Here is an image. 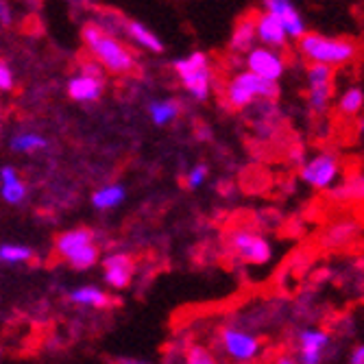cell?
<instances>
[{"label":"cell","instance_id":"ac0fdd59","mask_svg":"<svg viewBox=\"0 0 364 364\" xmlns=\"http://www.w3.org/2000/svg\"><path fill=\"white\" fill-rule=\"evenodd\" d=\"M127 36L134 40L138 46H142L144 50H151V53H161L164 50V44L161 40L155 36V33L151 28H146L142 22L138 20H131L127 22Z\"/></svg>","mask_w":364,"mask_h":364},{"label":"cell","instance_id":"7c38bea8","mask_svg":"<svg viewBox=\"0 0 364 364\" xmlns=\"http://www.w3.org/2000/svg\"><path fill=\"white\" fill-rule=\"evenodd\" d=\"M332 343L329 334L321 327H306L296 334V353L294 358L304 364H318L323 362L327 347Z\"/></svg>","mask_w":364,"mask_h":364},{"label":"cell","instance_id":"484cf974","mask_svg":"<svg viewBox=\"0 0 364 364\" xmlns=\"http://www.w3.org/2000/svg\"><path fill=\"white\" fill-rule=\"evenodd\" d=\"M0 194H3V198L7 203L11 205H18L24 201V196H26V186L18 179H11V181H3V190H0Z\"/></svg>","mask_w":364,"mask_h":364},{"label":"cell","instance_id":"9a60e30c","mask_svg":"<svg viewBox=\"0 0 364 364\" xmlns=\"http://www.w3.org/2000/svg\"><path fill=\"white\" fill-rule=\"evenodd\" d=\"M105 267V282L112 288H124L131 282V275H134V262H131L129 255L124 253H112L105 257L103 262Z\"/></svg>","mask_w":364,"mask_h":364},{"label":"cell","instance_id":"30bf717a","mask_svg":"<svg viewBox=\"0 0 364 364\" xmlns=\"http://www.w3.org/2000/svg\"><path fill=\"white\" fill-rule=\"evenodd\" d=\"M245 65H247V70H251L264 79L279 81L286 73V57L282 55L279 48L255 44L251 50L245 53Z\"/></svg>","mask_w":364,"mask_h":364},{"label":"cell","instance_id":"4dcf8cb0","mask_svg":"<svg viewBox=\"0 0 364 364\" xmlns=\"http://www.w3.org/2000/svg\"><path fill=\"white\" fill-rule=\"evenodd\" d=\"M18 179V171L14 166H3L0 168V181H11Z\"/></svg>","mask_w":364,"mask_h":364},{"label":"cell","instance_id":"f546056e","mask_svg":"<svg viewBox=\"0 0 364 364\" xmlns=\"http://www.w3.org/2000/svg\"><path fill=\"white\" fill-rule=\"evenodd\" d=\"M349 362H351V364H364V343H362V345H358V347L351 351Z\"/></svg>","mask_w":364,"mask_h":364},{"label":"cell","instance_id":"8fae6325","mask_svg":"<svg viewBox=\"0 0 364 364\" xmlns=\"http://www.w3.org/2000/svg\"><path fill=\"white\" fill-rule=\"evenodd\" d=\"M103 94V77H101V65L96 61L85 63L81 68V75L73 77L68 81V96L77 103H92Z\"/></svg>","mask_w":364,"mask_h":364},{"label":"cell","instance_id":"2e32d148","mask_svg":"<svg viewBox=\"0 0 364 364\" xmlns=\"http://www.w3.org/2000/svg\"><path fill=\"white\" fill-rule=\"evenodd\" d=\"M332 198L341 203H364V175H353L332 188Z\"/></svg>","mask_w":364,"mask_h":364},{"label":"cell","instance_id":"7a4b0ae2","mask_svg":"<svg viewBox=\"0 0 364 364\" xmlns=\"http://www.w3.org/2000/svg\"><path fill=\"white\" fill-rule=\"evenodd\" d=\"M296 48H299V55L306 61L332 65V68L347 65L358 55V44L347 38H329V36L308 33V31L296 40Z\"/></svg>","mask_w":364,"mask_h":364},{"label":"cell","instance_id":"1f68e13d","mask_svg":"<svg viewBox=\"0 0 364 364\" xmlns=\"http://www.w3.org/2000/svg\"><path fill=\"white\" fill-rule=\"evenodd\" d=\"M358 131H360V138L364 140V116H362L360 122H358Z\"/></svg>","mask_w":364,"mask_h":364},{"label":"cell","instance_id":"836d02e7","mask_svg":"<svg viewBox=\"0 0 364 364\" xmlns=\"http://www.w3.org/2000/svg\"><path fill=\"white\" fill-rule=\"evenodd\" d=\"M0 355H3V351H0Z\"/></svg>","mask_w":364,"mask_h":364},{"label":"cell","instance_id":"9c48e42d","mask_svg":"<svg viewBox=\"0 0 364 364\" xmlns=\"http://www.w3.org/2000/svg\"><path fill=\"white\" fill-rule=\"evenodd\" d=\"M218 343L223 353L236 362H251L264 349L262 341L242 327H225L218 334Z\"/></svg>","mask_w":364,"mask_h":364},{"label":"cell","instance_id":"ffe728a7","mask_svg":"<svg viewBox=\"0 0 364 364\" xmlns=\"http://www.w3.org/2000/svg\"><path fill=\"white\" fill-rule=\"evenodd\" d=\"M122 198H124V188L118 183H112V186L98 188L92 194V205L96 210H114L116 205L122 203Z\"/></svg>","mask_w":364,"mask_h":364},{"label":"cell","instance_id":"5bb4252c","mask_svg":"<svg viewBox=\"0 0 364 364\" xmlns=\"http://www.w3.org/2000/svg\"><path fill=\"white\" fill-rule=\"evenodd\" d=\"M262 5H264V9L275 14L284 22L290 40H299L304 33L308 31L301 11L294 7L292 0H262Z\"/></svg>","mask_w":364,"mask_h":364},{"label":"cell","instance_id":"83f0119b","mask_svg":"<svg viewBox=\"0 0 364 364\" xmlns=\"http://www.w3.org/2000/svg\"><path fill=\"white\" fill-rule=\"evenodd\" d=\"M186 360H188V362H192V364H210V362H214V355H212L205 347L194 345V347H190V349H188Z\"/></svg>","mask_w":364,"mask_h":364},{"label":"cell","instance_id":"d6986e66","mask_svg":"<svg viewBox=\"0 0 364 364\" xmlns=\"http://www.w3.org/2000/svg\"><path fill=\"white\" fill-rule=\"evenodd\" d=\"M179 112H181V105H179V101H175V98H161V101H153L149 105V116H151L153 124H157V127L173 122L179 116Z\"/></svg>","mask_w":364,"mask_h":364},{"label":"cell","instance_id":"7402d4cb","mask_svg":"<svg viewBox=\"0 0 364 364\" xmlns=\"http://www.w3.org/2000/svg\"><path fill=\"white\" fill-rule=\"evenodd\" d=\"M70 301L79 306H90V308H105L109 304V296L94 286H83L70 292Z\"/></svg>","mask_w":364,"mask_h":364},{"label":"cell","instance_id":"4fadbf2b","mask_svg":"<svg viewBox=\"0 0 364 364\" xmlns=\"http://www.w3.org/2000/svg\"><path fill=\"white\" fill-rule=\"evenodd\" d=\"M255 38H257V44H264V46H271V48H284L288 44V31L284 26V22L271 14V11H259L255 18Z\"/></svg>","mask_w":364,"mask_h":364},{"label":"cell","instance_id":"52a82bcc","mask_svg":"<svg viewBox=\"0 0 364 364\" xmlns=\"http://www.w3.org/2000/svg\"><path fill=\"white\" fill-rule=\"evenodd\" d=\"M227 245H229V251L240 262L253 264V267H264V264H269L273 257L271 242L251 229H234L227 238Z\"/></svg>","mask_w":364,"mask_h":364},{"label":"cell","instance_id":"5b68a950","mask_svg":"<svg viewBox=\"0 0 364 364\" xmlns=\"http://www.w3.org/2000/svg\"><path fill=\"white\" fill-rule=\"evenodd\" d=\"M55 249L59 253V257H63L65 262L75 269H92L98 262V247L94 242V236L90 229H73L61 234L55 242Z\"/></svg>","mask_w":364,"mask_h":364},{"label":"cell","instance_id":"d6a6232c","mask_svg":"<svg viewBox=\"0 0 364 364\" xmlns=\"http://www.w3.org/2000/svg\"><path fill=\"white\" fill-rule=\"evenodd\" d=\"M0 11H3V0H0Z\"/></svg>","mask_w":364,"mask_h":364},{"label":"cell","instance_id":"d4e9b609","mask_svg":"<svg viewBox=\"0 0 364 364\" xmlns=\"http://www.w3.org/2000/svg\"><path fill=\"white\" fill-rule=\"evenodd\" d=\"M33 257V251L24 245H3L0 247V262L5 264H24Z\"/></svg>","mask_w":364,"mask_h":364},{"label":"cell","instance_id":"cb8c5ba5","mask_svg":"<svg viewBox=\"0 0 364 364\" xmlns=\"http://www.w3.org/2000/svg\"><path fill=\"white\" fill-rule=\"evenodd\" d=\"M46 138H42L40 134H31V131H26V134H20L14 138L11 146L14 151H20V153H36V151H42L46 149Z\"/></svg>","mask_w":364,"mask_h":364},{"label":"cell","instance_id":"44dd1931","mask_svg":"<svg viewBox=\"0 0 364 364\" xmlns=\"http://www.w3.org/2000/svg\"><path fill=\"white\" fill-rule=\"evenodd\" d=\"M355 234H358V225L353 220H338L327 229L325 242L329 247H345L353 240Z\"/></svg>","mask_w":364,"mask_h":364},{"label":"cell","instance_id":"3957f363","mask_svg":"<svg viewBox=\"0 0 364 364\" xmlns=\"http://www.w3.org/2000/svg\"><path fill=\"white\" fill-rule=\"evenodd\" d=\"M279 96L277 81H269L251 70L231 77L223 87V98L231 109H247L253 103H269Z\"/></svg>","mask_w":364,"mask_h":364},{"label":"cell","instance_id":"277c9868","mask_svg":"<svg viewBox=\"0 0 364 364\" xmlns=\"http://www.w3.org/2000/svg\"><path fill=\"white\" fill-rule=\"evenodd\" d=\"M175 73L183 85V90L194 101H205L212 92V68L205 53L196 50L188 57L175 61Z\"/></svg>","mask_w":364,"mask_h":364},{"label":"cell","instance_id":"4316f807","mask_svg":"<svg viewBox=\"0 0 364 364\" xmlns=\"http://www.w3.org/2000/svg\"><path fill=\"white\" fill-rule=\"evenodd\" d=\"M208 175H210V171H208L205 164H194V166L188 171V179H186L188 181V188H192V190L201 188L205 183Z\"/></svg>","mask_w":364,"mask_h":364},{"label":"cell","instance_id":"f1b7e54d","mask_svg":"<svg viewBox=\"0 0 364 364\" xmlns=\"http://www.w3.org/2000/svg\"><path fill=\"white\" fill-rule=\"evenodd\" d=\"M11 87H14V73L5 61H0V92H9Z\"/></svg>","mask_w":364,"mask_h":364},{"label":"cell","instance_id":"603a6c76","mask_svg":"<svg viewBox=\"0 0 364 364\" xmlns=\"http://www.w3.org/2000/svg\"><path fill=\"white\" fill-rule=\"evenodd\" d=\"M364 109V92L360 87H347L338 98V112L343 116H355Z\"/></svg>","mask_w":364,"mask_h":364},{"label":"cell","instance_id":"ba28073f","mask_svg":"<svg viewBox=\"0 0 364 364\" xmlns=\"http://www.w3.org/2000/svg\"><path fill=\"white\" fill-rule=\"evenodd\" d=\"M308 107L312 114H325L334 96V68L323 63H310L308 68Z\"/></svg>","mask_w":364,"mask_h":364},{"label":"cell","instance_id":"8992f818","mask_svg":"<svg viewBox=\"0 0 364 364\" xmlns=\"http://www.w3.org/2000/svg\"><path fill=\"white\" fill-rule=\"evenodd\" d=\"M341 175H343L341 159L332 151L314 153L312 157H308L301 164V168H299L301 181L314 190H332L341 181Z\"/></svg>","mask_w":364,"mask_h":364},{"label":"cell","instance_id":"e0dca14e","mask_svg":"<svg viewBox=\"0 0 364 364\" xmlns=\"http://www.w3.org/2000/svg\"><path fill=\"white\" fill-rule=\"evenodd\" d=\"M257 44V38H255V22L253 18H245L238 22V26L231 33V40H229V48L234 53H247L251 50L253 46Z\"/></svg>","mask_w":364,"mask_h":364},{"label":"cell","instance_id":"6da1fadb","mask_svg":"<svg viewBox=\"0 0 364 364\" xmlns=\"http://www.w3.org/2000/svg\"><path fill=\"white\" fill-rule=\"evenodd\" d=\"M83 44L90 50L92 59L101 65V68L114 73V75H129L136 68V59L131 50L116 40L112 33H107L98 24H85L83 26Z\"/></svg>","mask_w":364,"mask_h":364}]
</instances>
